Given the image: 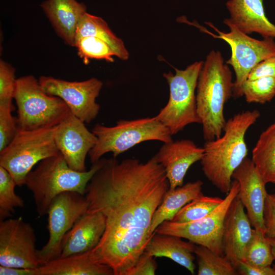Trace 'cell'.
Instances as JSON below:
<instances>
[{
	"instance_id": "cell-35",
	"label": "cell",
	"mask_w": 275,
	"mask_h": 275,
	"mask_svg": "<svg viewBox=\"0 0 275 275\" xmlns=\"http://www.w3.org/2000/svg\"><path fill=\"white\" fill-rule=\"evenodd\" d=\"M263 221L266 237L275 238V194H268L267 195Z\"/></svg>"
},
{
	"instance_id": "cell-12",
	"label": "cell",
	"mask_w": 275,
	"mask_h": 275,
	"mask_svg": "<svg viewBox=\"0 0 275 275\" xmlns=\"http://www.w3.org/2000/svg\"><path fill=\"white\" fill-rule=\"evenodd\" d=\"M34 230L21 217L1 221L0 265L35 269L41 265Z\"/></svg>"
},
{
	"instance_id": "cell-11",
	"label": "cell",
	"mask_w": 275,
	"mask_h": 275,
	"mask_svg": "<svg viewBox=\"0 0 275 275\" xmlns=\"http://www.w3.org/2000/svg\"><path fill=\"white\" fill-rule=\"evenodd\" d=\"M88 208L85 195L77 192H64L53 199L47 212L48 240L38 250L41 265L60 257L64 237Z\"/></svg>"
},
{
	"instance_id": "cell-17",
	"label": "cell",
	"mask_w": 275,
	"mask_h": 275,
	"mask_svg": "<svg viewBox=\"0 0 275 275\" xmlns=\"http://www.w3.org/2000/svg\"><path fill=\"white\" fill-rule=\"evenodd\" d=\"M244 208L236 196L227 212L223 226L222 246L224 256L235 268L243 260L253 229Z\"/></svg>"
},
{
	"instance_id": "cell-21",
	"label": "cell",
	"mask_w": 275,
	"mask_h": 275,
	"mask_svg": "<svg viewBox=\"0 0 275 275\" xmlns=\"http://www.w3.org/2000/svg\"><path fill=\"white\" fill-rule=\"evenodd\" d=\"M35 270L36 275H114L109 266L98 261L93 249L58 258Z\"/></svg>"
},
{
	"instance_id": "cell-18",
	"label": "cell",
	"mask_w": 275,
	"mask_h": 275,
	"mask_svg": "<svg viewBox=\"0 0 275 275\" xmlns=\"http://www.w3.org/2000/svg\"><path fill=\"white\" fill-rule=\"evenodd\" d=\"M226 7L230 17L224 23L249 35L257 33L263 38H275V25L265 15L263 0H229Z\"/></svg>"
},
{
	"instance_id": "cell-5",
	"label": "cell",
	"mask_w": 275,
	"mask_h": 275,
	"mask_svg": "<svg viewBox=\"0 0 275 275\" xmlns=\"http://www.w3.org/2000/svg\"><path fill=\"white\" fill-rule=\"evenodd\" d=\"M92 132L97 138V143L88 153L92 163L107 152H112L116 158L145 141L155 140L164 143L173 141L169 130L156 117L121 120L112 127L97 124Z\"/></svg>"
},
{
	"instance_id": "cell-3",
	"label": "cell",
	"mask_w": 275,
	"mask_h": 275,
	"mask_svg": "<svg viewBox=\"0 0 275 275\" xmlns=\"http://www.w3.org/2000/svg\"><path fill=\"white\" fill-rule=\"evenodd\" d=\"M232 72L219 51L211 50L201 69L197 86V112L206 141L222 135L226 124L224 106L232 96Z\"/></svg>"
},
{
	"instance_id": "cell-36",
	"label": "cell",
	"mask_w": 275,
	"mask_h": 275,
	"mask_svg": "<svg viewBox=\"0 0 275 275\" xmlns=\"http://www.w3.org/2000/svg\"><path fill=\"white\" fill-rule=\"evenodd\" d=\"M264 76H275V56L258 63L251 71L247 79H254Z\"/></svg>"
},
{
	"instance_id": "cell-27",
	"label": "cell",
	"mask_w": 275,
	"mask_h": 275,
	"mask_svg": "<svg viewBox=\"0 0 275 275\" xmlns=\"http://www.w3.org/2000/svg\"><path fill=\"white\" fill-rule=\"evenodd\" d=\"M223 199L206 196L202 193L184 206L170 221L185 223L200 219L209 214Z\"/></svg>"
},
{
	"instance_id": "cell-28",
	"label": "cell",
	"mask_w": 275,
	"mask_h": 275,
	"mask_svg": "<svg viewBox=\"0 0 275 275\" xmlns=\"http://www.w3.org/2000/svg\"><path fill=\"white\" fill-rule=\"evenodd\" d=\"M274 260L271 246L263 231L253 228L245 251L243 261L256 266H271Z\"/></svg>"
},
{
	"instance_id": "cell-38",
	"label": "cell",
	"mask_w": 275,
	"mask_h": 275,
	"mask_svg": "<svg viewBox=\"0 0 275 275\" xmlns=\"http://www.w3.org/2000/svg\"><path fill=\"white\" fill-rule=\"evenodd\" d=\"M35 269L7 267L0 265V275H36Z\"/></svg>"
},
{
	"instance_id": "cell-23",
	"label": "cell",
	"mask_w": 275,
	"mask_h": 275,
	"mask_svg": "<svg viewBox=\"0 0 275 275\" xmlns=\"http://www.w3.org/2000/svg\"><path fill=\"white\" fill-rule=\"evenodd\" d=\"M203 184L202 181L198 180L187 182L173 190L169 189L153 214L150 228V235H153L162 223L172 221L184 206L201 194Z\"/></svg>"
},
{
	"instance_id": "cell-24",
	"label": "cell",
	"mask_w": 275,
	"mask_h": 275,
	"mask_svg": "<svg viewBox=\"0 0 275 275\" xmlns=\"http://www.w3.org/2000/svg\"><path fill=\"white\" fill-rule=\"evenodd\" d=\"M252 160L266 184L275 183V122L260 134Z\"/></svg>"
},
{
	"instance_id": "cell-22",
	"label": "cell",
	"mask_w": 275,
	"mask_h": 275,
	"mask_svg": "<svg viewBox=\"0 0 275 275\" xmlns=\"http://www.w3.org/2000/svg\"><path fill=\"white\" fill-rule=\"evenodd\" d=\"M172 235L154 232L147 243L145 251L155 257H166L195 274L196 265L193 255L196 244L182 240Z\"/></svg>"
},
{
	"instance_id": "cell-39",
	"label": "cell",
	"mask_w": 275,
	"mask_h": 275,
	"mask_svg": "<svg viewBox=\"0 0 275 275\" xmlns=\"http://www.w3.org/2000/svg\"><path fill=\"white\" fill-rule=\"evenodd\" d=\"M267 238L271 246L272 254L275 260V238L270 237H267Z\"/></svg>"
},
{
	"instance_id": "cell-37",
	"label": "cell",
	"mask_w": 275,
	"mask_h": 275,
	"mask_svg": "<svg viewBox=\"0 0 275 275\" xmlns=\"http://www.w3.org/2000/svg\"><path fill=\"white\" fill-rule=\"evenodd\" d=\"M238 274L242 275H274L272 267L258 266L240 261L235 267Z\"/></svg>"
},
{
	"instance_id": "cell-8",
	"label": "cell",
	"mask_w": 275,
	"mask_h": 275,
	"mask_svg": "<svg viewBox=\"0 0 275 275\" xmlns=\"http://www.w3.org/2000/svg\"><path fill=\"white\" fill-rule=\"evenodd\" d=\"M55 127L19 129L13 140L0 151V166L9 173L16 185H24L26 176L37 163L60 152L54 142Z\"/></svg>"
},
{
	"instance_id": "cell-30",
	"label": "cell",
	"mask_w": 275,
	"mask_h": 275,
	"mask_svg": "<svg viewBox=\"0 0 275 275\" xmlns=\"http://www.w3.org/2000/svg\"><path fill=\"white\" fill-rule=\"evenodd\" d=\"M16 185L9 173L0 166V219L12 215L14 209L24 206L23 199L15 192Z\"/></svg>"
},
{
	"instance_id": "cell-19",
	"label": "cell",
	"mask_w": 275,
	"mask_h": 275,
	"mask_svg": "<svg viewBox=\"0 0 275 275\" xmlns=\"http://www.w3.org/2000/svg\"><path fill=\"white\" fill-rule=\"evenodd\" d=\"M105 226V218L101 213L87 212L64 237L60 257L85 253L94 248L99 242Z\"/></svg>"
},
{
	"instance_id": "cell-1",
	"label": "cell",
	"mask_w": 275,
	"mask_h": 275,
	"mask_svg": "<svg viewBox=\"0 0 275 275\" xmlns=\"http://www.w3.org/2000/svg\"><path fill=\"white\" fill-rule=\"evenodd\" d=\"M169 186L164 168L154 157L145 162L100 158L85 196L87 212H99L105 217L104 232L93 250L114 275H124L144 252L152 237L153 214Z\"/></svg>"
},
{
	"instance_id": "cell-14",
	"label": "cell",
	"mask_w": 275,
	"mask_h": 275,
	"mask_svg": "<svg viewBox=\"0 0 275 275\" xmlns=\"http://www.w3.org/2000/svg\"><path fill=\"white\" fill-rule=\"evenodd\" d=\"M54 139L69 167L76 171H86V156L97 143V138L85 123L70 112L55 127Z\"/></svg>"
},
{
	"instance_id": "cell-16",
	"label": "cell",
	"mask_w": 275,
	"mask_h": 275,
	"mask_svg": "<svg viewBox=\"0 0 275 275\" xmlns=\"http://www.w3.org/2000/svg\"><path fill=\"white\" fill-rule=\"evenodd\" d=\"M204 149L190 140L164 143L153 156L164 168L173 190L183 185L184 177L190 166L204 155Z\"/></svg>"
},
{
	"instance_id": "cell-6",
	"label": "cell",
	"mask_w": 275,
	"mask_h": 275,
	"mask_svg": "<svg viewBox=\"0 0 275 275\" xmlns=\"http://www.w3.org/2000/svg\"><path fill=\"white\" fill-rule=\"evenodd\" d=\"M14 99L19 130L55 127L70 112L61 98L46 93L39 80L32 75L16 79Z\"/></svg>"
},
{
	"instance_id": "cell-10",
	"label": "cell",
	"mask_w": 275,
	"mask_h": 275,
	"mask_svg": "<svg viewBox=\"0 0 275 275\" xmlns=\"http://www.w3.org/2000/svg\"><path fill=\"white\" fill-rule=\"evenodd\" d=\"M238 191V182L234 179L232 181L230 189L223 202L209 214L200 219L188 223L164 221L157 227L155 232L187 239L224 256L222 239L225 218Z\"/></svg>"
},
{
	"instance_id": "cell-33",
	"label": "cell",
	"mask_w": 275,
	"mask_h": 275,
	"mask_svg": "<svg viewBox=\"0 0 275 275\" xmlns=\"http://www.w3.org/2000/svg\"><path fill=\"white\" fill-rule=\"evenodd\" d=\"M15 69L10 64L0 61V102L12 101L16 89Z\"/></svg>"
},
{
	"instance_id": "cell-32",
	"label": "cell",
	"mask_w": 275,
	"mask_h": 275,
	"mask_svg": "<svg viewBox=\"0 0 275 275\" xmlns=\"http://www.w3.org/2000/svg\"><path fill=\"white\" fill-rule=\"evenodd\" d=\"M12 101L0 102V151L13 140L18 130L17 118L12 115Z\"/></svg>"
},
{
	"instance_id": "cell-26",
	"label": "cell",
	"mask_w": 275,
	"mask_h": 275,
	"mask_svg": "<svg viewBox=\"0 0 275 275\" xmlns=\"http://www.w3.org/2000/svg\"><path fill=\"white\" fill-rule=\"evenodd\" d=\"M194 254L198 264V275H235L236 270L224 256H221L209 249L196 244Z\"/></svg>"
},
{
	"instance_id": "cell-31",
	"label": "cell",
	"mask_w": 275,
	"mask_h": 275,
	"mask_svg": "<svg viewBox=\"0 0 275 275\" xmlns=\"http://www.w3.org/2000/svg\"><path fill=\"white\" fill-rule=\"evenodd\" d=\"M241 94L249 103L270 101L275 96V76L247 79L241 86Z\"/></svg>"
},
{
	"instance_id": "cell-25",
	"label": "cell",
	"mask_w": 275,
	"mask_h": 275,
	"mask_svg": "<svg viewBox=\"0 0 275 275\" xmlns=\"http://www.w3.org/2000/svg\"><path fill=\"white\" fill-rule=\"evenodd\" d=\"M88 36L96 37L105 41L119 59H128L129 53L124 42L112 31L107 23L101 17L86 12L77 26L75 41Z\"/></svg>"
},
{
	"instance_id": "cell-20",
	"label": "cell",
	"mask_w": 275,
	"mask_h": 275,
	"mask_svg": "<svg viewBox=\"0 0 275 275\" xmlns=\"http://www.w3.org/2000/svg\"><path fill=\"white\" fill-rule=\"evenodd\" d=\"M40 6L59 36L74 47L78 24L86 8L76 0H47Z\"/></svg>"
},
{
	"instance_id": "cell-9",
	"label": "cell",
	"mask_w": 275,
	"mask_h": 275,
	"mask_svg": "<svg viewBox=\"0 0 275 275\" xmlns=\"http://www.w3.org/2000/svg\"><path fill=\"white\" fill-rule=\"evenodd\" d=\"M216 33L215 35L203 28L201 30L215 38L226 41L231 49L230 59L226 62L234 71L236 79L234 81L232 96L242 97L241 87L247 79L252 69L260 62L275 56V41L272 38H264L257 40L250 37L235 27L228 25L230 32H223L211 22H206Z\"/></svg>"
},
{
	"instance_id": "cell-4",
	"label": "cell",
	"mask_w": 275,
	"mask_h": 275,
	"mask_svg": "<svg viewBox=\"0 0 275 275\" xmlns=\"http://www.w3.org/2000/svg\"><path fill=\"white\" fill-rule=\"evenodd\" d=\"M100 166V160L90 169L78 172L70 168L62 154L47 157L39 162L26 176L24 185L32 191L39 216L47 214L53 199L66 191L85 195L87 186Z\"/></svg>"
},
{
	"instance_id": "cell-7",
	"label": "cell",
	"mask_w": 275,
	"mask_h": 275,
	"mask_svg": "<svg viewBox=\"0 0 275 275\" xmlns=\"http://www.w3.org/2000/svg\"><path fill=\"white\" fill-rule=\"evenodd\" d=\"M203 62H196L184 70L174 68L175 74L172 72L163 74L169 86V99L155 117L172 135L190 124L201 123L197 112L195 91Z\"/></svg>"
},
{
	"instance_id": "cell-34",
	"label": "cell",
	"mask_w": 275,
	"mask_h": 275,
	"mask_svg": "<svg viewBox=\"0 0 275 275\" xmlns=\"http://www.w3.org/2000/svg\"><path fill=\"white\" fill-rule=\"evenodd\" d=\"M157 267V264L154 257L144 252L124 275H154Z\"/></svg>"
},
{
	"instance_id": "cell-29",
	"label": "cell",
	"mask_w": 275,
	"mask_h": 275,
	"mask_svg": "<svg viewBox=\"0 0 275 275\" xmlns=\"http://www.w3.org/2000/svg\"><path fill=\"white\" fill-rule=\"evenodd\" d=\"M77 49L79 57L85 64L89 63L90 59L104 60L114 62L116 56L110 46L104 40L94 36L80 37L75 41V46Z\"/></svg>"
},
{
	"instance_id": "cell-13",
	"label": "cell",
	"mask_w": 275,
	"mask_h": 275,
	"mask_svg": "<svg viewBox=\"0 0 275 275\" xmlns=\"http://www.w3.org/2000/svg\"><path fill=\"white\" fill-rule=\"evenodd\" d=\"M38 80L46 93L61 98L70 112L83 122L89 123L96 118L100 106L96 99L103 85L101 80L91 78L70 81L45 76Z\"/></svg>"
},
{
	"instance_id": "cell-15",
	"label": "cell",
	"mask_w": 275,
	"mask_h": 275,
	"mask_svg": "<svg viewBox=\"0 0 275 275\" xmlns=\"http://www.w3.org/2000/svg\"><path fill=\"white\" fill-rule=\"evenodd\" d=\"M232 178L238 182L237 197L245 209L252 227L265 233L263 212L268 193L266 183L252 159L246 157L234 171Z\"/></svg>"
},
{
	"instance_id": "cell-40",
	"label": "cell",
	"mask_w": 275,
	"mask_h": 275,
	"mask_svg": "<svg viewBox=\"0 0 275 275\" xmlns=\"http://www.w3.org/2000/svg\"><path fill=\"white\" fill-rule=\"evenodd\" d=\"M272 268L273 269V270L274 271V275H275V264L272 266Z\"/></svg>"
},
{
	"instance_id": "cell-2",
	"label": "cell",
	"mask_w": 275,
	"mask_h": 275,
	"mask_svg": "<svg viewBox=\"0 0 275 275\" xmlns=\"http://www.w3.org/2000/svg\"><path fill=\"white\" fill-rule=\"evenodd\" d=\"M260 115L256 109L237 114L227 121L223 136L206 141L203 146L204 153L200 160L202 171L222 193L229 191L234 171L246 157L245 135Z\"/></svg>"
}]
</instances>
